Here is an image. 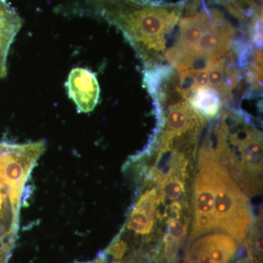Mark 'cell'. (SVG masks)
Segmentation results:
<instances>
[{"mask_svg": "<svg viewBox=\"0 0 263 263\" xmlns=\"http://www.w3.org/2000/svg\"><path fill=\"white\" fill-rule=\"evenodd\" d=\"M127 251V243L122 240H118L109 247L108 254H111L116 259H121Z\"/></svg>", "mask_w": 263, "mask_h": 263, "instance_id": "obj_12", "label": "cell"}, {"mask_svg": "<svg viewBox=\"0 0 263 263\" xmlns=\"http://www.w3.org/2000/svg\"><path fill=\"white\" fill-rule=\"evenodd\" d=\"M66 85L68 94L79 111L89 113L94 110L100 92L95 73L87 69L77 67L71 70Z\"/></svg>", "mask_w": 263, "mask_h": 263, "instance_id": "obj_6", "label": "cell"}, {"mask_svg": "<svg viewBox=\"0 0 263 263\" xmlns=\"http://www.w3.org/2000/svg\"><path fill=\"white\" fill-rule=\"evenodd\" d=\"M237 249L238 242L229 234L202 235L188 243L184 263H229Z\"/></svg>", "mask_w": 263, "mask_h": 263, "instance_id": "obj_5", "label": "cell"}, {"mask_svg": "<svg viewBox=\"0 0 263 263\" xmlns=\"http://www.w3.org/2000/svg\"><path fill=\"white\" fill-rule=\"evenodd\" d=\"M22 27V20L8 0H0V79L7 75L10 46Z\"/></svg>", "mask_w": 263, "mask_h": 263, "instance_id": "obj_8", "label": "cell"}, {"mask_svg": "<svg viewBox=\"0 0 263 263\" xmlns=\"http://www.w3.org/2000/svg\"><path fill=\"white\" fill-rule=\"evenodd\" d=\"M224 5L243 25L254 19L262 20V0H226Z\"/></svg>", "mask_w": 263, "mask_h": 263, "instance_id": "obj_11", "label": "cell"}, {"mask_svg": "<svg viewBox=\"0 0 263 263\" xmlns=\"http://www.w3.org/2000/svg\"><path fill=\"white\" fill-rule=\"evenodd\" d=\"M216 152L205 141L199 152L198 166L194 186V221L188 243L216 229L212 165Z\"/></svg>", "mask_w": 263, "mask_h": 263, "instance_id": "obj_4", "label": "cell"}, {"mask_svg": "<svg viewBox=\"0 0 263 263\" xmlns=\"http://www.w3.org/2000/svg\"><path fill=\"white\" fill-rule=\"evenodd\" d=\"M183 92L189 105L200 117L207 121L219 116V111L224 103L219 95L212 88L200 86L183 91Z\"/></svg>", "mask_w": 263, "mask_h": 263, "instance_id": "obj_9", "label": "cell"}, {"mask_svg": "<svg viewBox=\"0 0 263 263\" xmlns=\"http://www.w3.org/2000/svg\"><path fill=\"white\" fill-rule=\"evenodd\" d=\"M3 240H0V256H2L3 253H7L8 252V249H9V245H6V243H3Z\"/></svg>", "mask_w": 263, "mask_h": 263, "instance_id": "obj_13", "label": "cell"}, {"mask_svg": "<svg viewBox=\"0 0 263 263\" xmlns=\"http://www.w3.org/2000/svg\"><path fill=\"white\" fill-rule=\"evenodd\" d=\"M88 9L115 26L130 43L147 70L162 67L167 39L183 14L184 1L83 0Z\"/></svg>", "mask_w": 263, "mask_h": 263, "instance_id": "obj_1", "label": "cell"}, {"mask_svg": "<svg viewBox=\"0 0 263 263\" xmlns=\"http://www.w3.org/2000/svg\"><path fill=\"white\" fill-rule=\"evenodd\" d=\"M160 205L158 190L153 188L147 190L138 199L128 219V229L137 234H150L155 226L156 213Z\"/></svg>", "mask_w": 263, "mask_h": 263, "instance_id": "obj_7", "label": "cell"}, {"mask_svg": "<svg viewBox=\"0 0 263 263\" xmlns=\"http://www.w3.org/2000/svg\"><path fill=\"white\" fill-rule=\"evenodd\" d=\"M218 160L251 196L262 186V135L243 114L228 112L215 128Z\"/></svg>", "mask_w": 263, "mask_h": 263, "instance_id": "obj_2", "label": "cell"}, {"mask_svg": "<svg viewBox=\"0 0 263 263\" xmlns=\"http://www.w3.org/2000/svg\"><path fill=\"white\" fill-rule=\"evenodd\" d=\"M180 217L174 216L167 222V233L164 237V254L170 262L177 258L178 251L187 233L188 221L181 220Z\"/></svg>", "mask_w": 263, "mask_h": 263, "instance_id": "obj_10", "label": "cell"}, {"mask_svg": "<svg viewBox=\"0 0 263 263\" xmlns=\"http://www.w3.org/2000/svg\"><path fill=\"white\" fill-rule=\"evenodd\" d=\"M212 181L216 228L240 243L252 226V209L247 195L218 160L216 154L213 162Z\"/></svg>", "mask_w": 263, "mask_h": 263, "instance_id": "obj_3", "label": "cell"}, {"mask_svg": "<svg viewBox=\"0 0 263 263\" xmlns=\"http://www.w3.org/2000/svg\"><path fill=\"white\" fill-rule=\"evenodd\" d=\"M96 263H108V262H105V261L104 260L103 258H100V259H98V260H97ZM113 263H120V262H113Z\"/></svg>", "mask_w": 263, "mask_h": 263, "instance_id": "obj_14", "label": "cell"}]
</instances>
